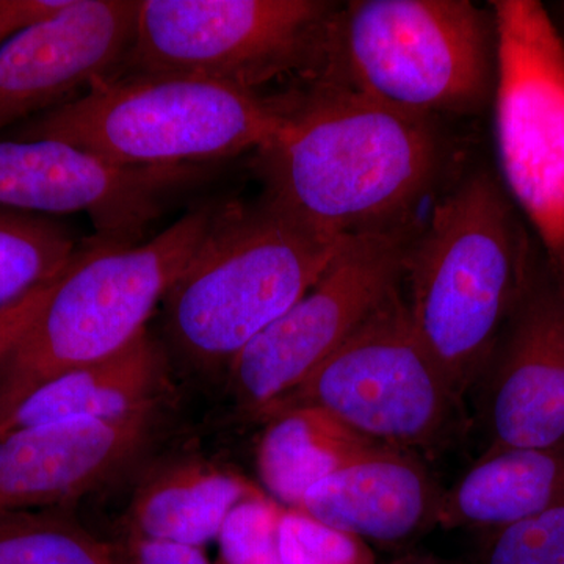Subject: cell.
<instances>
[{"mask_svg":"<svg viewBox=\"0 0 564 564\" xmlns=\"http://www.w3.org/2000/svg\"><path fill=\"white\" fill-rule=\"evenodd\" d=\"M315 80L421 117L481 113L496 90L492 11L467 0L348 3Z\"/></svg>","mask_w":564,"mask_h":564,"instance_id":"obj_6","label":"cell"},{"mask_svg":"<svg viewBox=\"0 0 564 564\" xmlns=\"http://www.w3.org/2000/svg\"><path fill=\"white\" fill-rule=\"evenodd\" d=\"M140 0H73L0 47V133L124 73Z\"/></svg>","mask_w":564,"mask_h":564,"instance_id":"obj_12","label":"cell"},{"mask_svg":"<svg viewBox=\"0 0 564 564\" xmlns=\"http://www.w3.org/2000/svg\"><path fill=\"white\" fill-rule=\"evenodd\" d=\"M474 564H564V507L489 530Z\"/></svg>","mask_w":564,"mask_h":564,"instance_id":"obj_24","label":"cell"},{"mask_svg":"<svg viewBox=\"0 0 564 564\" xmlns=\"http://www.w3.org/2000/svg\"><path fill=\"white\" fill-rule=\"evenodd\" d=\"M204 166H118L54 140L0 139V207L88 215L96 239L133 247L199 181Z\"/></svg>","mask_w":564,"mask_h":564,"instance_id":"obj_11","label":"cell"},{"mask_svg":"<svg viewBox=\"0 0 564 564\" xmlns=\"http://www.w3.org/2000/svg\"><path fill=\"white\" fill-rule=\"evenodd\" d=\"M262 494L240 475L198 459L152 470L133 494L128 532L163 543L203 545L217 541L229 513Z\"/></svg>","mask_w":564,"mask_h":564,"instance_id":"obj_18","label":"cell"},{"mask_svg":"<svg viewBox=\"0 0 564 564\" xmlns=\"http://www.w3.org/2000/svg\"><path fill=\"white\" fill-rule=\"evenodd\" d=\"M218 209L199 204L133 247L82 240L46 306L0 362V422L47 381L110 358L147 332Z\"/></svg>","mask_w":564,"mask_h":564,"instance_id":"obj_5","label":"cell"},{"mask_svg":"<svg viewBox=\"0 0 564 564\" xmlns=\"http://www.w3.org/2000/svg\"><path fill=\"white\" fill-rule=\"evenodd\" d=\"M344 237L318 231L263 198L220 204L162 300L155 340L163 356L192 372H226L245 345L314 288Z\"/></svg>","mask_w":564,"mask_h":564,"instance_id":"obj_2","label":"cell"},{"mask_svg":"<svg viewBox=\"0 0 564 564\" xmlns=\"http://www.w3.org/2000/svg\"><path fill=\"white\" fill-rule=\"evenodd\" d=\"M267 422L258 445L259 477L270 497L288 508L299 507L313 486L378 444L321 408H288Z\"/></svg>","mask_w":564,"mask_h":564,"instance_id":"obj_19","label":"cell"},{"mask_svg":"<svg viewBox=\"0 0 564 564\" xmlns=\"http://www.w3.org/2000/svg\"><path fill=\"white\" fill-rule=\"evenodd\" d=\"M278 544L284 564H377L369 543L323 524L300 508L282 510Z\"/></svg>","mask_w":564,"mask_h":564,"instance_id":"obj_22","label":"cell"},{"mask_svg":"<svg viewBox=\"0 0 564 564\" xmlns=\"http://www.w3.org/2000/svg\"><path fill=\"white\" fill-rule=\"evenodd\" d=\"M536 247L486 172L459 182L415 232L404 267L408 311L459 400L484 378Z\"/></svg>","mask_w":564,"mask_h":564,"instance_id":"obj_3","label":"cell"},{"mask_svg":"<svg viewBox=\"0 0 564 564\" xmlns=\"http://www.w3.org/2000/svg\"><path fill=\"white\" fill-rule=\"evenodd\" d=\"M503 184L564 291V39L536 0L491 2Z\"/></svg>","mask_w":564,"mask_h":564,"instance_id":"obj_8","label":"cell"},{"mask_svg":"<svg viewBox=\"0 0 564 564\" xmlns=\"http://www.w3.org/2000/svg\"><path fill=\"white\" fill-rule=\"evenodd\" d=\"M0 564H124L120 543L93 533L65 507L0 510Z\"/></svg>","mask_w":564,"mask_h":564,"instance_id":"obj_20","label":"cell"},{"mask_svg":"<svg viewBox=\"0 0 564 564\" xmlns=\"http://www.w3.org/2000/svg\"><path fill=\"white\" fill-rule=\"evenodd\" d=\"M415 231L395 228L345 236L328 269L229 364V391L237 406L263 419L370 314L399 291Z\"/></svg>","mask_w":564,"mask_h":564,"instance_id":"obj_10","label":"cell"},{"mask_svg":"<svg viewBox=\"0 0 564 564\" xmlns=\"http://www.w3.org/2000/svg\"><path fill=\"white\" fill-rule=\"evenodd\" d=\"M165 356L150 329L124 350L70 370L33 391L2 422L6 434L74 419H120L154 408Z\"/></svg>","mask_w":564,"mask_h":564,"instance_id":"obj_16","label":"cell"},{"mask_svg":"<svg viewBox=\"0 0 564 564\" xmlns=\"http://www.w3.org/2000/svg\"><path fill=\"white\" fill-rule=\"evenodd\" d=\"M80 243L58 217L0 207V310L57 278Z\"/></svg>","mask_w":564,"mask_h":564,"instance_id":"obj_21","label":"cell"},{"mask_svg":"<svg viewBox=\"0 0 564 564\" xmlns=\"http://www.w3.org/2000/svg\"><path fill=\"white\" fill-rule=\"evenodd\" d=\"M120 545L124 564H212L203 549L192 545L163 543L129 533Z\"/></svg>","mask_w":564,"mask_h":564,"instance_id":"obj_26","label":"cell"},{"mask_svg":"<svg viewBox=\"0 0 564 564\" xmlns=\"http://www.w3.org/2000/svg\"><path fill=\"white\" fill-rule=\"evenodd\" d=\"M443 496L413 455L377 444L313 486L296 508L366 543L397 544L437 525Z\"/></svg>","mask_w":564,"mask_h":564,"instance_id":"obj_15","label":"cell"},{"mask_svg":"<svg viewBox=\"0 0 564 564\" xmlns=\"http://www.w3.org/2000/svg\"><path fill=\"white\" fill-rule=\"evenodd\" d=\"M389 564H462L452 562V560L440 558L430 554H410L404 555L402 558H397L395 562Z\"/></svg>","mask_w":564,"mask_h":564,"instance_id":"obj_28","label":"cell"},{"mask_svg":"<svg viewBox=\"0 0 564 564\" xmlns=\"http://www.w3.org/2000/svg\"><path fill=\"white\" fill-rule=\"evenodd\" d=\"M282 510L263 492L237 505L218 533L215 564H284L278 544Z\"/></svg>","mask_w":564,"mask_h":564,"instance_id":"obj_23","label":"cell"},{"mask_svg":"<svg viewBox=\"0 0 564 564\" xmlns=\"http://www.w3.org/2000/svg\"><path fill=\"white\" fill-rule=\"evenodd\" d=\"M284 117V99L223 82L128 73L0 139L63 141L118 166H206L262 150Z\"/></svg>","mask_w":564,"mask_h":564,"instance_id":"obj_4","label":"cell"},{"mask_svg":"<svg viewBox=\"0 0 564 564\" xmlns=\"http://www.w3.org/2000/svg\"><path fill=\"white\" fill-rule=\"evenodd\" d=\"M61 274L54 278V280L44 282V284L33 289L32 292L22 296L18 302L0 310V362L13 350L14 345L20 343L21 337L28 333L32 323L36 321L41 311L44 310Z\"/></svg>","mask_w":564,"mask_h":564,"instance_id":"obj_25","label":"cell"},{"mask_svg":"<svg viewBox=\"0 0 564 564\" xmlns=\"http://www.w3.org/2000/svg\"><path fill=\"white\" fill-rule=\"evenodd\" d=\"M154 408L120 419H74L0 437V510L66 507L109 484L147 447Z\"/></svg>","mask_w":564,"mask_h":564,"instance_id":"obj_14","label":"cell"},{"mask_svg":"<svg viewBox=\"0 0 564 564\" xmlns=\"http://www.w3.org/2000/svg\"><path fill=\"white\" fill-rule=\"evenodd\" d=\"M459 403L419 339L399 289L263 421L288 408H321L375 443L406 451L440 444Z\"/></svg>","mask_w":564,"mask_h":564,"instance_id":"obj_9","label":"cell"},{"mask_svg":"<svg viewBox=\"0 0 564 564\" xmlns=\"http://www.w3.org/2000/svg\"><path fill=\"white\" fill-rule=\"evenodd\" d=\"M284 106L280 132L256 152L265 202L337 237L410 223L443 166L434 118L326 80Z\"/></svg>","mask_w":564,"mask_h":564,"instance_id":"obj_1","label":"cell"},{"mask_svg":"<svg viewBox=\"0 0 564 564\" xmlns=\"http://www.w3.org/2000/svg\"><path fill=\"white\" fill-rule=\"evenodd\" d=\"M337 11L325 0H140L122 74H188L254 93L289 74L314 82Z\"/></svg>","mask_w":564,"mask_h":564,"instance_id":"obj_7","label":"cell"},{"mask_svg":"<svg viewBox=\"0 0 564 564\" xmlns=\"http://www.w3.org/2000/svg\"><path fill=\"white\" fill-rule=\"evenodd\" d=\"M480 383L488 451L564 445V291L540 247Z\"/></svg>","mask_w":564,"mask_h":564,"instance_id":"obj_13","label":"cell"},{"mask_svg":"<svg viewBox=\"0 0 564 564\" xmlns=\"http://www.w3.org/2000/svg\"><path fill=\"white\" fill-rule=\"evenodd\" d=\"M564 507V445L486 451L444 491L437 525L502 529Z\"/></svg>","mask_w":564,"mask_h":564,"instance_id":"obj_17","label":"cell"},{"mask_svg":"<svg viewBox=\"0 0 564 564\" xmlns=\"http://www.w3.org/2000/svg\"><path fill=\"white\" fill-rule=\"evenodd\" d=\"M73 0H0V47L41 21L61 13Z\"/></svg>","mask_w":564,"mask_h":564,"instance_id":"obj_27","label":"cell"}]
</instances>
